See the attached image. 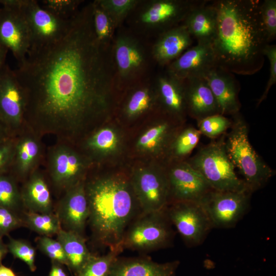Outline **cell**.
Returning a JSON list of instances; mask_svg holds the SVG:
<instances>
[{
  "instance_id": "e575fe53",
  "label": "cell",
  "mask_w": 276,
  "mask_h": 276,
  "mask_svg": "<svg viewBox=\"0 0 276 276\" xmlns=\"http://www.w3.org/2000/svg\"><path fill=\"white\" fill-rule=\"evenodd\" d=\"M118 28L132 13L141 1L139 0H98Z\"/></svg>"
},
{
  "instance_id": "ab89813d",
  "label": "cell",
  "mask_w": 276,
  "mask_h": 276,
  "mask_svg": "<svg viewBox=\"0 0 276 276\" xmlns=\"http://www.w3.org/2000/svg\"><path fill=\"white\" fill-rule=\"evenodd\" d=\"M41 6L55 15L65 19H70L79 11L78 7L83 2L79 0H43L40 1Z\"/></svg>"
},
{
  "instance_id": "f1b7e54d",
  "label": "cell",
  "mask_w": 276,
  "mask_h": 276,
  "mask_svg": "<svg viewBox=\"0 0 276 276\" xmlns=\"http://www.w3.org/2000/svg\"><path fill=\"white\" fill-rule=\"evenodd\" d=\"M122 137L118 131L109 126L97 130L87 140L88 150L95 155L107 157L117 154L122 148Z\"/></svg>"
},
{
  "instance_id": "30bf717a",
  "label": "cell",
  "mask_w": 276,
  "mask_h": 276,
  "mask_svg": "<svg viewBox=\"0 0 276 276\" xmlns=\"http://www.w3.org/2000/svg\"><path fill=\"white\" fill-rule=\"evenodd\" d=\"M130 178L142 213L166 209L170 202L166 167H139L133 170Z\"/></svg>"
},
{
  "instance_id": "74e56055",
  "label": "cell",
  "mask_w": 276,
  "mask_h": 276,
  "mask_svg": "<svg viewBox=\"0 0 276 276\" xmlns=\"http://www.w3.org/2000/svg\"><path fill=\"white\" fill-rule=\"evenodd\" d=\"M7 246L8 252L14 257L24 262L32 271L36 270V250L30 243L22 239L9 237Z\"/></svg>"
},
{
  "instance_id": "ffe728a7",
  "label": "cell",
  "mask_w": 276,
  "mask_h": 276,
  "mask_svg": "<svg viewBox=\"0 0 276 276\" xmlns=\"http://www.w3.org/2000/svg\"><path fill=\"white\" fill-rule=\"evenodd\" d=\"M204 78L217 101L220 114L233 116L239 113L241 107L239 87L234 74L216 66Z\"/></svg>"
},
{
  "instance_id": "6da1fadb",
  "label": "cell",
  "mask_w": 276,
  "mask_h": 276,
  "mask_svg": "<svg viewBox=\"0 0 276 276\" xmlns=\"http://www.w3.org/2000/svg\"><path fill=\"white\" fill-rule=\"evenodd\" d=\"M14 71L25 95V117L47 130L74 135L114 109L118 89L111 47L95 36L91 3L71 18L60 40L30 49Z\"/></svg>"
},
{
  "instance_id": "4dcf8cb0",
  "label": "cell",
  "mask_w": 276,
  "mask_h": 276,
  "mask_svg": "<svg viewBox=\"0 0 276 276\" xmlns=\"http://www.w3.org/2000/svg\"><path fill=\"white\" fill-rule=\"evenodd\" d=\"M91 9L93 29L98 41L105 47H111L117 28L113 21L98 0L91 2Z\"/></svg>"
},
{
  "instance_id": "44dd1931",
  "label": "cell",
  "mask_w": 276,
  "mask_h": 276,
  "mask_svg": "<svg viewBox=\"0 0 276 276\" xmlns=\"http://www.w3.org/2000/svg\"><path fill=\"white\" fill-rule=\"evenodd\" d=\"M193 38L182 24L157 35L151 48L154 62L167 66L191 47Z\"/></svg>"
},
{
  "instance_id": "7dc6e473",
  "label": "cell",
  "mask_w": 276,
  "mask_h": 276,
  "mask_svg": "<svg viewBox=\"0 0 276 276\" xmlns=\"http://www.w3.org/2000/svg\"><path fill=\"white\" fill-rule=\"evenodd\" d=\"M0 276H16V275L11 268L1 264L0 265Z\"/></svg>"
},
{
  "instance_id": "bcb514c9",
  "label": "cell",
  "mask_w": 276,
  "mask_h": 276,
  "mask_svg": "<svg viewBox=\"0 0 276 276\" xmlns=\"http://www.w3.org/2000/svg\"><path fill=\"white\" fill-rule=\"evenodd\" d=\"M8 252V247L3 240V237L0 236V265L2 261L7 254Z\"/></svg>"
},
{
  "instance_id": "7c38bea8",
  "label": "cell",
  "mask_w": 276,
  "mask_h": 276,
  "mask_svg": "<svg viewBox=\"0 0 276 276\" xmlns=\"http://www.w3.org/2000/svg\"><path fill=\"white\" fill-rule=\"evenodd\" d=\"M166 212L172 224L188 246L200 244L212 227L199 202H173L168 205Z\"/></svg>"
},
{
  "instance_id": "277c9868",
  "label": "cell",
  "mask_w": 276,
  "mask_h": 276,
  "mask_svg": "<svg viewBox=\"0 0 276 276\" xmlns=\"http://www.w3.org/2000/svg\"><path fill=\"white\" fill-rule=\"evenodd\" d=\"M233 117L230 130L225 135V149L235 168L243 177L247 189L252 192L264 187L274 172L251 145L247 124L240 112Z\"/></svg>"
},
{
  "instance_id": "816d5d0a",
  "label": "cell",
  "mask_w": 276,
  "mask_h": 276,
  "mask_svg": "<svg viewBox=\"0 0 276 276\" xmlns=\"http://www.w3.org/2000/svg\"><path fill=\"white\" fill-rule=\"evenodd\" d=\"M77 276H79V275H77Z\"/></svg>"
},
{
  "instance_id": "f546056e",
  "label": "cell",
  "mask_w": 276,
  "mask_h": 276,
  "mask_svg": "<svg viewBox=\"0 0 276 276\" xmlns=\"http://www.w3.org/2000/svg\"><path fill=\"white\" fill-rule=\"evenodd\" d=\"M201 135L192 126L179 130L170 145L167 158L170 162L184 160L197 145Z\"/></svg>"
},
{
  "instance_id": "d6a6232c",
  "label": "cell",
  "mask_w": 276,
  "mask_h": 276,
  "mask_svg": "<svg viewBox=\"0 0 276 276\" xmlns=\"http://www.w3.org/2000/svg\"><path fill=\"white\" fill-rule=\"evenodd\" d=\"M25 221L29 227L43 236L50 237L57 234L61 229L58 216L51 213L32 212L27 213Z\"/></svg>"
},
{
  "instance_id": "8992f818",
  "label": "cell",
  "mask_w": 276,
  "mask_h": 276,
  "mask_svg": "<svg viewBox=\"0 0 276 276\" xmlns=\"http://www.w3.org/2000/svg\"><path fill=\"white\" fill-rule=\"evenodd\" d=\"M225 134L200 148L186 161L205 179L212 189L219 191H249L235 172L225 147Z\"/></svg>"
},
{
  "instance_id": "b9f144b4",
  "label": "cell",
  "mask_w": 276,
  "mask_h": 276,
  "mask_svg": "<svg viewBox=\"0 0 276 276\" xmlns=\"http://www.w3.org/2000/svg\"><path fill=\"white\" fill-rule=\"evenodd\" d=\"M263 53L264 56L267 58L269 62V76L263 94L257 101V106L266 99L270 89L276 83V45L269 43L266 44L263 49Z\"/></svg>"
},
{
  "instance_id": "d6986e66",
  "label": "cell",
  "mask_w": 276,
  "mask_h": 276,
  "mask_svg": "<svg viewBox=\"0 0 276 276\" xmlns=\"http://www.w3.org/2000/svg\"><path fill=\"white\" fill-rule=\"evenodd\" d=\"M154 80L160 111L175 121L183 123L187 115L184 80L166 70Z\"/></svg>"
},
{
  "instance_id": "cb8c5ba5",
  "label": "cell",
  "mask_w": 276,
  "mask_h": 276,
  "mask_svg": "<svg viewBox=\"0 0 276 276\" xmlns=\"http://www.w3.org/2000/svg\"><path fill=\"white\" fill-rule=\"evenodd\" d=\"M175 121L164 114V118L156 122L139 138L136 147L144 153L153 155L167 156L170 145L180 130Z\"/></svg>"
},
{
  "instance_id": "3957f363",
  "label": "cell",
  "mask_w": 276,
  "mask_h": 276,
  "mask_svg": "<svg viewBox=\"0 0 276 276\" xmlns=\"http://www.w3.org/2000/svg\"><path fill=\"white\" fill-rule=\"evenodd\" d=\"M85 188L89 211L87 222L95 241L108 250L123 251L124 233L142 213L130 175H100L85 182Z\"/></svg>"
},
{
  "instance_id": "8d00e7d4",
  "label": "cell",
  "mask_w": 276,
  "mask_h": 276,
  "mask_svg": "<svg viewBox=\"0 0 276 276\" xmlns=\"http://www.w3.org/2000/svg\"><path fill=\"white\" fill-rule=\"evenodd\" d=\"M21 200V194L14 181L0 174V206L16 212Z\"/></svg>"
},
{
  "instance_id": "c3c4849f",
  "label": "cell",
  "mask_w": 276,
  "mask_h": 276,
  "mask_svg": "<svg viewBox=\"0 0 276 276\" xmlns=\"http://www.w3.org/2000/svg\"><path fill=\"white\" fill-rule=\"evenodd\" d=\"M7 138L6 125L0 119V142Z\"/></svg>"
},
{
  "instance_id": "7a4b0ae2",
  "label": "cell",
  "mask_w": 276,
  "mask_h": 276,
  "mask_svg": "<svg viewBox=\"0 0 276 276\" xmlns=\"http://www.w3.org/2000/svg\"><path fill=\"white\" fill-rule=\"evenodd\" d=\"M258 0H218L217 28L211 43L217 65L233 74L250 75L264 62L269 43L262 25Z\"/></svg>"
},
{
  "instance_id": "836d02e7",
  "label": "cell",
  "mask_w": 276,
  "mask_h": 276,
  "mask_svg": "<svg viewBox=\"0 0 276 276\" xmlns=\"http://www.w3.org/2000/svg\"><path fill=\"white\" fill-rule=\"evenodd\" d=\"M122 251L108 250L106 254L101 256L93 255L78 275L108 276L113 263Z\"/></svg>"
},
{
  "instance_id": "ee69618b",
  "label": "cell",
  "mask_w": 276,
  "mask_h": 276,
  "mask_svg": "<svg viewBox=\"0 0 276 276\" xmlns=\"http://www.w3.org/2000/svg\"><path fill=\"white\" fill-rule=\"evenodd\" d=\"M15 154V145L7 138L0 142V174H3L12 162Z\"/></svg>"
},
{
  "instance_id": "5b68a950",
  "label": "cell",
  "mask_w": 276,
  "mask_h": 276,
  "mask_svg": "<svg viewBox=\"0 0 276 276\" xmlns=\"http://www.w3.org/2000/svg\"><path fill=\"white\" fill-rule=\"evenodd\" d=\"M111 53L118 90L149 78L153 60L151 49L134 34L121 32L115 35Z\"/></svg>"
},
{
  "instance_id": "f6af8a7d",
  "label": "cell",
  "mask_w": 276,
  "mask_h": 276,
  "mask_svg": "<svg viewBox=\"0 0 276 276\" xmlns=\"http://www.w3.org/2000/svg\"><path fill=\"white\" fill-rule=\"evenodd\" d=\"M8 50L0 44V75L3 72L6 64V60Z\"/></svg>"
},
{
  "instance_id": "f35d334b",
  "label": "cell",
  "mask_w": 276,
  "mask_h": 276,
  "mask_svg": "<svg viewBox=\"0 0 276 276\" xmlns=\"http://www.w3.org/2000/svg\"><path fill=\"white\" fill-rule=\"evenodd\" d=\"M260 20L269 43L276 37V1L264 0L259 6Z\"/></svg>"
},
{
  "instance_id": "7bdbcfd3",
  "label": "cell",
  "mask_w": 276,
  "mask_h": 276,
  "mask_svg": "<svg viewBox=\"0 0 276 276\" xmlns=\"http://www.w3.org/2000/svg\"><path fill=\"white\" fill-rule=\"evenodd\" d=\"M22 225L16 212L0 206V236L3 237Z\"/></svg>"
},
{
  "instance_id": "603a6c76",
  "label": "cell",
  "mask_w": 276,
  "mask_h": 276,
  "mask_svg": "<svg viewBox=\"0 0 276 276\" xmlns=\"http://www.w3.org/2000/svg\"><path fill=\"white\" fill-rule=\"evenodd\" d=\"M179 262L159 263L147 257H119L108 276H175Z\"/></svg>"
},
{
  "instance_id": "d4e9b609",
  "label": "cell",
  "mask_w": 276,
  "mask_h": 276,
  "mask_svg": "<svg viewBox=\"0 0 276 276\" xmlns=\"http://www.w3.org/2000/svg\"><path fill=\"white\" fill-rule=\"evenodd\" d=\"M149 77L126 88L128 94L125 99L122 113L133 120L158 107L159 109L154 82Z\"/></svg>"
},
{
  "instance_id": "1f68e13d",
  "label": "cell",
  "mask_w": 276,
  "mask_h": 276,
  "mask_svg": "<svg viewBox=\"0 0 276 276\" xmlns=\"http://www.w3.org/2000/svg\"><path fill=\"white\" fill-rule=\"evenodd\" d=\"M39 152V146L33 138L26 137L15 145V157L17 169L21 174L30 171L35 164Z\"/></svg>"
},
{
  "instance_id": "5bb4252c",
  "label": "cell",
  "mask_w": 276,
  "mask_h": 276,
  "mask_svg": "<svg viewBox=\"0 0 276 276\" xmlns=\"http://www.w3.org/2000/svg\"><path fill=\"white\" fill-rule=\"evenodd\" d=\"M170 202H199L213 189L203 176L186 160L171 162L166 167Z\"/></svg>"
},
{
  "instance_id": "8fae6325",
  "label": "cell",
  "mask_w": 276,
  "mask_h": 276,
  "mask_svg": "<svg viewBox=\"0 0 276 276\" xmlns=\"http://www.w3.org/2000/svg\"><path fill=\"white\" fill-rule=\"evenodd\" d=\"M251 192L248 190L219 191L212 190L199 202L212 227H233L245 214Z\"/></svg>"
},
{
  "instance_id": "e0dca14e",
  "label": "cell",
  "mask_w": 276,
  "mask_h": 276,
  "mask_svg": "<svg viewBox=\"0 0 276 276\" xmlns=\"http://www.w3.org/2000/svg\"><path fill=\"white\" fill-rule=\"evenodd\" d=\"M89 214L85 182L83 180L67 189L59 204L58 217L65 230L83 236Z\"/></svg>"
},
{
  "instance_id": "4fadbf2b",
  "label": "cell",
  "mask_w": 276,
  "mask_h": 276,
  "mask_svg": "<svg viewBox=\"0 0 276 276\" xmlns=\"http://www.w3.org/2000/svg\"><path fill=\"white\" fill-rule=\"evenodd\" d=\"M0 44L12 53L19 64L31 47L29 28L19 8L6 0H0Z\"/></svg>"
},
{
  "instance_id": "ac0fdd59",
  "label": "cell",
  "mask_w": 276,
  "mask_h": 276,
  "mask_svg": "<svg viewBox=\"0 0 276 276\" xmlns=\"http://www.w3.org/2000/svg\"><path fill=\"white\" fill-rule=\"evenodd\" d=\"M86 166L85 160L80 154L65 146L56 148L50 157V172L53 181L67 189L83 180Z\"/></svg>"
},
{
  "instance_id": "4316f807",
  "label": "cell",
  "mask_w": 276,
  "mask_h": 276,
  "mask_svg": "<svg viewBox=\"0 0 276 276\" xmlns=\"http://www.w3.org/2000/svg\"><path fill=\"white\" fill-rule=\"evenodd\" d=\"M57 235V240L65 252L67 266L78 275L93 255L87 247L84 238L77 233L62 228Z\"/></svg>"
},
{
  "instance_id": "d590c367",
  "label": "cell",
  "mask_w": 276,
  "mask_h": 276,
  "mask_svg": "<svg viewBox=\"0 0 276 276\" xmlns=\"http://www.w3.org/2000/svg\"><path fill=\"white\" fill-rule=\"evenodd\" d=\"M198 130L201 134L215 138L224 133L230 128L232 121L221 114L210 116L197 121Z\"/></svg>"
},
{
  "instance_id": "9a60e30c",
  "label": "cell",
  "mask_w": 276,
  "mask_h": 276,
  "mask_svg": "<svg viewBox=\"0 0 276 276\" xmlns=\"http://www.w3.org/2000/svg\"><path fill=\"white\" fill-rule=\"evenodd\" d=\"M26 98L14 70L6 65L0 75V119L6 126H18L25 117Z\"/></svg>"
},
{
  "instance_id": "2e32d148",
  "label": "cell",
  "mask_w": 276,
  "mask_h": 276,
  "mask_svg": "<svg viewBox=\"0 0 276 276\" xmlns=\"http://www.w3.org/2000/svg\"><path fill=\"white\" fill-rule=\"evenodd\" d=\"M216 66L217 65L212 44L197 43L166 67L168 72L185 80L204 77Z\"/></svg>"
},
{
  "instance_id": "ba28073f",
  "label": "cell",
  "mask_w": 276,
  "mask_h": 276,
  "mask_svg": "<svg viewBox=\"0 0 276 276\" xmlns=\"http://www.w3.org/2000/svg\"><path fill=\"white\" fill-rule=\"evenodd\" d=\"M202 2L189 0L141 1L131 14L134 15L133 24L142 31L155 32L158 35L181 24L190 11Z\"/></svg>"
},
{
  "instance_id": "484cf974",
  "label": "cell",
  "mask_w": 276,
  "mask_h": 276,
  "mask_svg": "<svg viewBox=\"0 0 276 276\" xmlns=\"http://www.w3.org/2000/svg\"><path fill=\"white\" fill-rule=\"evenodd\" d=\"M217 14L213 3L202 1L186 17L183 25L197 43H212L216 31Z\"/></svg>"
},
{
  "instance_id": "f907efd6",
  "label": "cell",
  "mask_w": 276,
  "mask_h": 276,
  "mask_svg": "<svg viewBox=\"0 0 276 276\" xmlns=\"http://www.w3.org/2000/svg\"><path fill=\"white\" fill-rule=\"evenodd\" d=\"M49 276H57L55 269L52 267L51 270L50 272Z\"/></svg>"
},
{
  "instance_id": "52a82bcc",
  "label": "cell",
  "mask_w": 276,
  "mask_h": 276,
  "mask_svg": "<svg viewBox=\"0 0 276 276\" xmlns=\"http://www.w3.org/2000/svg\"><path fill=\"white\" fill-rule=\"evenodd\" d=\"M172 225L166 209L142 213L126 229L121 247L123 250L128 249L141 252L167 247L171 244L174 237Z\"/></svg>"
},
{
  "instance_id": "83f0119b",
  "label": "cell",
  "mask_w": 276,
  "mask_h": 276,
  "mask_svg": "<svg viewBox=\"0 0 276 276\" xmlns=\"http://www.w3.org/2000/svg\"><path fill=\"white\" fill-rule=\"evenodd\" d=\"M29 212L51 213L52 202L49 187L43 177L34 174L25 186L21 195Z\"/></svg>"
},
{
  "instance_id": "7402d4cb",
  "label": "cell",
  "mask_w": 276,
  "mask_h": 276,
  "mask_svg": "<svg viewBox=\"0 0 276 276\" xmlns=\"http://www.w3.org/2000/svg\"><path fill=\"white\" fill-rule=\"evenodd\" d=\"M183 80L187 114L198 121L210 116L220 114L217 101L204 77Z\"/></svg>"
},
{
  "instance_id": "60d3db41",
  "label": "cell",
  "mask_w": 276,
  "mask_h": 276,
  "mask_svg": "<svg viewBox=\"0 0 276 276\" xmlns=\"http://www.w3.org/2000/svg\"><path fill=\"white\" fill-rule=\"evenodd\" d=\"M40 250L53 261L67 265L66 257L61 243L50 237L42 236L38 240Z\"/></svg>"
},
{
  "instance_id": "681fc988",
  "label": "cell",
  "mask_w": 276,
  "mask_h": 276,
  "mask_svg": "<svg viewBox=\"0 0 276 276\" xmlns=\"http://www.w3.org/2000/svg\"><path fill=\"white\" fill-rule=\"evenodd\" d=\"M52 267L55 269L57 276H67L65 272L59 265L55 263V264H53Z\"/></svg>"
},
{
  "instance_id": "9c48e42d",
  "label": "cell",
  "mask_w": 276,
  "mask_h": 276,
  "mask_svg": "<svg viewBox=\"0 0 276 276\" xmlns=\"http://www.w3.org/2000/svg\"><path fill=\"white\" fill-rule=\"evenodd\" d=\"M21 11L31 36L30 49L44 48L60 40L70 28L71 19L60 18L42 8L37 1L7 0Z\"/></svg>"
}]
</instances>
